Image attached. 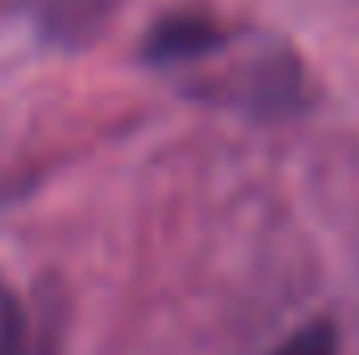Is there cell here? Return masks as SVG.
<instances>
[{"mask_svg":"<svg viewBox=\"0 0 359 355\" xmlns=\"http://www.w3.org/2000/svg\"><path fill=\"white\" fill-rule=\"evenodd\" d=\"M38 29L59 46H80L109 21L117 0H25Z\"/></svg>","mask_w":359,"mask_h":355,"instance_id":"6da1fadb","label":"cell"},{"mask_svg":"<svg viewBox=\"0 0 359 355\" xmlns=\"http://www.w3.org/2000/svg\"><path fill=\"white\" fill-rule=\"evenodd\" d=\"M0 355H46V347L34 335L21 293L4 276H0Z\"/></svg>","mask_w":359,"mask_h":355,"instance_id":"7a4b0ae2","label":"cell"},{"mask_svg":"<svg viewBox=\"0 0 359 355\" xmlns=\"http://www.w3.org/2000/svg\"><path fill=\"white\" fill-rule=\"evenodd\" d=\"M268 355H339V330H334V322L313 318L301 330H292L284 343H276Z\"/></svg>","mask_w":359,"mask_h":355,"instance_id":"3957f363","label":"cell"}]
</instances>
